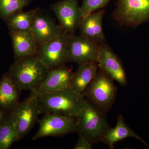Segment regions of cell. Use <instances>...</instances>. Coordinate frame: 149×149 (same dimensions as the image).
<instances>
[{"mask_svg": "<svg viewBox=\"0 0 149 149\" xmlns=\"http://www.w3.org/2000/svg\"><path fill=\"white\" fill-rule=\"evenodd\" d=\"M39 130L32 138L33 141L48 137H62L76 133V117L72 116L45 113L38 121Z\"/></svg>", "mask_w": 149, "mask_h": 149, "instance_id": "cell-8", "label": "cell"}, {"mask_svg": "<svg viewBox=\"0 0 149 149\" xmlns=\"http://www.w3.org/2000/svg\"><path fill=\"white\" fill-rule=\"evenodd\" d=\"M80 0H62L52 4L51 9L54 14L63 30L74 34L84 17L79 6Z\"/></svg>", "mask_w": 149, "mask_h": 149, "instance_id": "cell-9", "label": "cell"}, {"mask_svg": "<svg viewBox=\"0 0 149 149\" xmlns=\"http://www.w3.org/2000/svg\"><path fill=\"white\" fill-rule=\"evenodd\" d=\"M100 45L82 35L70 34L68 62L78 65L97 62Z\"/></svg>", "mask_w": 149, "mask_h": 149, "instance_id": "cell-10", "label": "cell"}, {"mask_svg": "<svg viewBox=\"0 0 149 149\" xmlns=\"http://www.w3.org/2000/svg\"><path fill=\"white\" fill-rule=\"evenodd\" d=\"M74 149H92L93 145H91L86 139L79 136L78 141L73 148Z\"/></svg>", "mask_w": 149, "mask_h": 149, "instance_id": "cell-23", "label": "cell"}, {"mask_svg": "<svg viewBox=\"0 0 149 149\" xmlns=\"http://www.w3.org/2000/svg\"><path fill=\"white\" fill-rule=\"evenodd\" d=\"M18 136L15 125L10 112L5 121L0 125V149H8L15 142Z\"/></svg>", "mask_w": 149, "mask_h": 149, "instance_id": "cell-20", "label": "cell"}, {"mask_svg": "<svg viewBox=\"0 0 149 149\" xmlns=\"http://www.w3.org/2000/svg\"><path fill=\"white\" fill-rule=\"evenodd\" d=\"M76 118V133L93 146L101 142L107 131L111 128L107 115L85 99Z\"/></svg>", "mask_w": 149, "mask_h": 149, "instance_id": "cell-3", "label": "cell"}, {"mask_svg": "<svg viewBox=\"0 0 149 149\" xmlns=\"http://www.w3.org/2000/svg\"><path fill=\"white\" fill-rule=\"evenodd\" d=\"M98 64L99 68L112 80L123 87L127 86V76L122 62L106 43L100 45Z\"/></svg>", "mask_w": 149, "mask_h": 149, "instance_id": "cell-11", "label": "cell"}, {"mask_svg": "<svg viewBox=\"0 0 149 149\" xmlns=\"http://www.w3.org/2000/svg\"><path fill=\"white\" fill-rule=\"evenodd\" d=\"M49 70L36 55L15 59L8 73L21 91L32 92L36 91Z\"/></svg>", "mask_w": 149, "mask_h": 149, "instance_id": "cell-1", "label": "cell"}, {"mask_svg": "<svg viewBox=\"0 0 149 149\" xmlns=\"http://www.w3.org/2000/svg\"><path fill=\"white\" fill-rule=\"evenodd\" d=\"M63 31L49 15L36 8L31 32L38 45L56 38Z\"/></svg>", "mask_w": 149, "mask_h": 149, "instance_id": "cell-12", "label": "cell"}, {"mask_svg": "<svg viewBox=\"0 0 149 149\" xmlns=\"http://www.w3.org/2000/svg\"><path fill=\"white\" fill-rule=\"evenodd\" d=\"M113 81L99 68L95 76L82 95L106 115L116 100L118 88Z\"/></svg>", "mask_w": 149, "mask_h": 149, "instance_id": "cell-4", "label": "cell"}, {"mask_svg": "<svg viewBox=\"0 0 149 149\" xmlns=\"http://www.w3.org/2000/svg\"><path fill=\"white\" fill-rule=\"evenodd\" d=\"M72 73L71 70L66 65L49 70L45 77L35 91L38 94H45L68 89Z\"/></svg>", "mask_w": 149, "mask_h": 149, "instance_id": "cell-13", "label": "cell"}, {"mask_svg": "<svg viewBox=\"0 0 149 149\" xmlns=\"http://www.w3.org/2000/svg\"><path fill=\"white\" fill-rule=\"evenodd\" d=\"M70 35L63 30L56 38L38 45L37 56L48 69L60 67L68 62Z\"/></svg>", "mask_w": 149, "mask_h": 149, "instance_id": "cell-5", "label": "cell"}, {"mask_svg": "<svg viewBox=\"0 0 149 149\" xmlns=\"http://www.w3.org/2000/svg\"><path fill=\"white\" fill-rule=\"evenodd\" d=\"M21 91L14 83L8 72L0 80V109L10 112L19 103Z\"/></svg>", "mask_w": 149, "mask_h": 149, "instance_id": "cell-15", "label": "cell"}, {"mask_svg": "<svg viewBox=\"0 0 149 149\" xmlns=\"http://www.w3.org/2000/svg\"><path fill=\"white\" fill-rule=\"evenodd\" d=\"M9 113L4 111L0 109V125H1L5 121Z\"/></svg>", "mask_w": 149, "mask_h": 149, "instance_id": "cell-24", "label": "cell"}, {"mask_svg": "<svg viewBox=\"0 0 149 149\" xmlns=\"http://www.w3.org/2000/svg\"><path fill=\"white\" fill-rule=\"evenodd\" d=\"M11 112L17 131V141H19L27 136L40 115L36 92H30L29 97L23 102H19Z\"/></svg>", "mask_w": 149, "mask_h": 149, "instance_id": "cell-7", "label": "cell"}, {"mask_svg": "<svg viewBox=\"0 0 149 149\" xmlns=\"http://www.w3.org/2000/svg\"><path fill=\"white\" fill-rule=\"evenodd\" d=\"M33 0H0V19L5 21L9 17L23 10Z\"/></svg>", "mask_w": 149, "mask_h": 149, "instance_id": "cell-21", "label": "cell"}, {"mask_svg": "<svg viewBox=\"0 0 149 149\" xmlns=\"http://www.w3.org/2000/svg\"><path fill=\"white\" fill-rule=\"evenodd\" d=\"M105 13V10L101 9L83 17L78 27L80 35L100 45L106 43L102 27Z\"/></svg>", "mask_w": 149, "mask_h": 149, "instance_id": "cell-14", "label": "cell"}, {"mask_svg": "<svg viewBox=\"0 0 149 149\" xmlns=\"http://www.w3.org/2000/svg\"><path fill=\"white\" fill-rule=\"evenodd\" d=\"M130 137L138 139L147 147V148H149L147 143L129 127L125 123L123 116L120 114L118 116L116 126L108 130L101 142L107 145L110 149H113L115 144L117 142Z\"/></svg>", "mask_w": 149, "mask_h": 149, "instance_id": "cell-16", "label": "cell"}, {"mask_svg": "<svg viewBox=\"0 0 149 149\" xmlns=\"http://www.w3.org/2000/svg\"><path fill=\"white\" fill-rule=\"evenodd\" d=\"M113 17L122 26L137 27L149 21V0H118Z\"/></svg>", "mask_w": 149, "mask_h": 149, "instance_id": "cell-6", "label": "cell"}, {"mask_svg": "<svg viewBox=\"0 0 149 149\" xmlns=\"http://www.w3.org/2000/svg\"><path fill=\"white\" fill-rule=\"evenodd\" d=\"M35 11L36 9L27 12L21 10L9 17L5 21L9 32H31Z\"/></svg>", "mask_w": 149, "mask_h": 149, "instance_id": "cell-19", "label": "cell"}, {"mask_svg": "<svg viewBox=\"0 0 149 149\" xmlns=\"http://www.w3.org/2000/svg\"><path fill=\"white\" fill-rule=\"evenodd\" d=\"M37 94L40 114L56 113L76 117L85 102V98L68 88L52 93Z\"/></svg>", "mask_w": 149, "mask_h": 149, "instance_id": "cell-2", "label": "cell"}, {"mask_svg": "<svg viewBox=\"0 0 149 149\" xmlns=\"http://www.w3.org/2000/svg\"><path fill=\"white\" fill-rule=\"evenodd\" d=\"M9 32L12 41L15 59L37 55L38 45L31 31Z\"/></svg>", "mask_w": 149, "mask_h": 149, "instance_id": "cell-17", "label": "cell"}, {"mask_svg": "<svg viewBox=\"0 0 149 149\" xmlns=\"http://www.w3.org/2000/svg\"><path fill=\"white\" fill-rule=\"evenodd\" d=\"M98 69L97 62L79 65L77 70L72 73L68 89L82 96L95 76Z\"/></svg>", "mask_w": 149, "mask_h": 149, "instance_id": "cell-18", "label": "cell"}, {"mask_svg": "<svg viewBox=\"0 0 149 149\" xmlns=\"http://www.w3.org/2000/svg\"><path fill=\"white\" fill-rule=\"evenodd\" d=\"M80 6L84 17L94 12L103 9L111 0H82Z\"/></svg>", "mask_w": 149, "mask_h": 149, "instance_id": "cell-22", "label": "cell"}]
</instances>
